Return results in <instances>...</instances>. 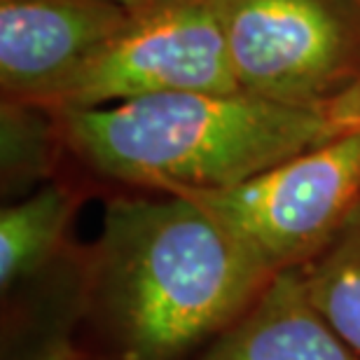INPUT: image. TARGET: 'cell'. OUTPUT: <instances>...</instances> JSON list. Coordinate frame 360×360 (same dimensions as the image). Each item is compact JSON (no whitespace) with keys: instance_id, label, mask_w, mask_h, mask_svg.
<instances>
[{"instance_id":"8fae6325","label":"cell","mask_w":360,"mask_h":360,"mask_svg":"<svg viewBox=\"0 0 360 360\" xmlns=\"http://www.w3.org/2000/svg\"><path fill=\"white\" fill-rule=\"evenodd\" d=\"M323 115V143L340 139V136L360 131V77L344 89L340 96H335L330 103L321 108Z\"/></svg>"},{"instance_id":"3957f363","label":"cell","mask_w":360,"mask_h":360,"mask_svg":"<svg viewBox=\"0 0 360 360\" xmlns=\"http://www.w3.org/2000/svg\"><path fill=\"white\" fill-rule=\"evenodd\" d=\"M124 28L31 105L91 110L171 91H239L222 28V0H129Z\"/></svg>"},{"instance_id":"5b68a950","label":"cell","mask_w":360,"mask_h":360,"mask_svg":"<svg viewBox=\"0 0 360 360\" xmlns=\"http://www.w3.org/2000/svg\"><path fill=\"white\" fill-rule=\"evenodd\" d=\"M276 269L302 264L360 206V131L326 141L241 185L187 194Z\"/></svg>"},{"instance_id":"52a82bcc","label":"cell","mask_w":360,"mask_h":360,"mask_svg":"<svg viewBox=\"0 0 360 360\" xmlns=\"http://www.w3.org/2000/svg\"><path fill=\"white\" fill-rule=\"evenodd\" d=\"M201 360H360L307 292L302 264L278 269Z\"/></svg>"},{"instance_id":"5bb4252c","label":"cell","mask_w":360,"mask_h":360,"mask_svg":"<svg viewBox=\"0 0 360 360\" xmlns=\"http://www.w3.org/2000/svg\"><path fill=\"white\" fill-rule=\"evenodd\" d=\"M124 3H129V0H124Z\"/></svg>"},{"instance_id":"7c38bea8","label":"cell","mask_w":360,"mask_h":360,"mask_svg":"<svg viewBox=\"0 0 360 360\" xmlns=\"http://www.w3.org/2000/svg\"><path fill=\"white\" fill-rule=\"evenodd\" d=\"M28 360H80V351L73 347L68 337H56L42 344Z\"/></svg>"},{"instance_id":"4fadbf2b","label":"cell","mask_w":360,"mask_h":360,"mask_svg":"<svg viewBox=\"0 0 360 360\" xmlns=\"http://www.w3.org/2000/svg\"><path fill=\"white\" fill-rule=\"evenodd\" d=\"M354 3H358V5H360V0H354Z\"/></svg>"},{"instance_id":"7a4b0ae2","label":"cell","mask_w":360,"mask_h":360,"mask_svg":"<svg viewBox=\"0 0 360 360\" xmlns=\"http://www.w3.org/2000/svg\"><path fill=\"white\" fill-rule=\"evenodd\" d=\"M56 115V112H54ZM63 148L143 192L241 185L323 143V115L243 91H171L59 112Z\"/></svg>"},{"instance_id":"6da1fadb","label":"cell","mask_w":360,"mask_h":360,"mask_svg":"<svg viewBox=\"0 0 360 360\" xmlns=\"http://www.w3.org/2000/svg\"><path fill=\"white\" fill-rule=\"evenodd\" d=\"M122 360H174L246 311L278 269L187 194L105 204L94 248Z\"/></svg>"},{"instance_id":"30bf717a","label":"cell","mask_w":360,"mask_h":360,"mask_svg":"<svg viewBox=\"0 0 360 360\" xmlns=\"http://www.w3.org/2000/svg\"><path fill=\"white\" fill-rule=\"evenodd\" d=\"M3 129V176L12 185L33 183L45 176L56 148L63 146L59 117L45 108L24 101L3 98L0 105Z\"/></svg>"},{"instance_id":"ba28073f","label":"cell","mask_w":360,"mask_h":360,"mask_svg":"<svg viewBox=\"0 0 360 360\" xmlns=\"http://www.w3.org/2000/svg\"><path fill=\"white\" fill-rule=\"evenodd\" d=\"M77 194L49 183L0 213V283L10 288L54 253L73 220Z\"/></svg>"},{"instance_id":"277c9868","label":"cell","mask_w":360,"mask_h":360,"mask_svg":"<svg viewBox=\"0 0 360 360\" xmlns=\"http://www.w3.org/2000/svg\"><path fill=\"white\" fill-rule=\"evenodd\" d=\"M236 89L321 110L360 77L354 0H222Z\"/></svg>"},{"instance_id":"8992f818","label":"cell","mask_w":360,"mask_h":360,"mask_svg":"<svg viewBox=\"0 0 360 360\" xmlns=\"http://www.w3.org/2000/svg\"><path fill=\"white\" fill-rule=\"evenodd\" d=\"M124 0H0V89L31 103L117 35Z\"/></svg>"},{"instance_id":"9c48e42d","label":"cell","mask_w":360,"mask_h":360,"mask_svg":"<svg viewBox=\"0 0 360 360\" xmlns=\"http://www.w3.org/2000/svg\"><path fill=\"white\" fill-rule=\"evenodd\" d=\"M302 276L314 307L360 356V206L319 253L302 262Z\"/></svg>"}]
</instances>
